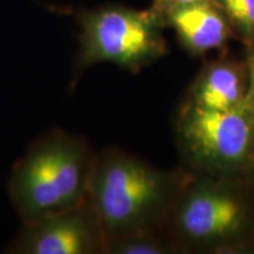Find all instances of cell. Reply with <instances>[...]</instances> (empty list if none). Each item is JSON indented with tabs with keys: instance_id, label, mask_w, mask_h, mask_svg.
<instances>
[{
	"instance_id": "1",
	"label": "cell",
	"mask_w": 254,
	"mask_h": 254,
	"mask_svg": "<svg viewBox=\"0 0 254 254\" xmlns=\"http://www.w3.org/2000/svg\"><path fill=\"white\" fill-rule=\"evenodd\" d=\"M97 153L82 135L60 128L28 145L8 179V196L21 224L78 207L87 200Z\"/></svg>"
},
{
	"instance_id": "2",
	"label": "cell",
	"mask_w": 254,
	"mask_h": 254,
	"mask_svg": "<svg viewBox=\"0 0 254 254\" xmlns=\"http://www.w3.org/2000/svg\"><path fill=\"white\" fill-rule=\"evenodd\" d=\"M179 184L174 174L124 151L97 153L87 200L106 243L163 227L180 192Z\"/></svg>"
},
{
	"instance_id": "3",
	"label": "cell",
	"mask_w": 254,
	"mask_h": 254,
	"mask_svg": "<svg viewBox=\"0 0 254 254\" xmlns=\"http://www.w3.org/2000/svg\"><path fill=\"white\" fill-rule=\"evenodd\" d=\"M80 47L72 84L82 71L99 63H112L131 73L140 72L166 53L165 20L155 9L104 6L79 15Z\"/></svg>"
},
{
	"instance_id": "4",
	"label": "cell",
	"mask_w": 254,
	"mask_h": 254,
	"mask_svg": "<svg viewBox=\"0 0 254 254\" xmlns=\"http://www.w3.org/2000/svg\"><path fill=\"white\" fill-rule=\"evenodd\" d=\"M167 218L174 237L200 250L233 249L254 231L252 201L224 177L189 184L179 192Z\"/></svg>"
},
{
	"instance_id": "5",
	"label": "cell",
	"mask_w": 254,
	"mask_h": 254,
	"mask_svg": "<svg viewBox=\"0 0 254 254\" xmlns=\"http://www.w3.org/2000/svg\"><path fill=\"white\" fill-rule=\"evenodd\" d=\"M178 132L189 160L212 176L231 178L254 168V122L249 95L230 111L189 103L180 114Z\"/></svg>"
},
{
	"instance_id": "6",
	"label": "cell",
	"mask_w": 254,
	"mask_h": 254,
	"mask_svg": "<svg viewBox=\"0 0 254 254\" xmlns=\"http://www.w3.org/2000/svg\"><path fill=\"white\" fill-rule=\"evenodd\" d=\"M6 252L12 254L106 253V237L88 200L78 207L23 224Z\"/></svg>"
},
{
	"instance_id": "7",
	"label": "cell",
	"mask_w": 254,
	"mask_h": 254,
	"mask_svg": "<svg viewBox=\"0 0 254 254\" xmlns=\"http://www.w3.org/2000/svg\"><path fill=\"white\" fill-rule=\"evenodd\" d=\"M164 20L176 31L186 50L194 55L221 49L234 32L226 15L212 0L178 6L164 14Z\"/></svg>"
},
{
	"instance_id": "8",
	"label": "cell",
	"mask_w": 254,
	"mask_h": 254,
	"mask_svg": "<svg viewBox=\"0 0 254 254\" xmlns=\"http://www.w3.org/2000/svg\"><path fill=\"white\" fill-rule=\"evenodd\" d=\"M249 67L237 63L215 62L205 66L190 91L189 103L207 110L230 111L247 98Z\"/></svg>"
},
{
	"instance_id": "9",
	"label": "cell",
	"mask_w": 254,
	"mask_h": 254,
	"mask_svg": "<svg viewBox=\"0 0 254 254\" xmlns=\"http://www.w3.org/2000/svg\"><path fill=\"white\" fill-rule=\"evenodd\" d=\"M160 228L140 232L106 243V253L117 254H165L176 250L173 240L161 236Z\"/></svg>"
},
{
	"instance_id": "10",
	"label": "cell",
	"mask_w": 254,
	"mask_h": 254,
	"mask_svg": "<svg viewBox=\"0 0 254 254\" xmlns=\"http://www.w3.org/2000/svg\"><path fill=\"white\" fill-rule=\"evenodd\" d=\"M226 15L247 46L254 41V0H212Z\"/></svg>"
},
{
	"instance_id": "11",
	"label": "cell",
	"mask_w": 254,
	"mask_h": 254,
	"mask_svg": "<svg viewBox=\"0 0 254 254\" xmlns=\"http://www.w3.org/2000/svg\"><path fill=\"white\" fill-rule=\"evenodd\" d=\"M198 1V0H153V7L155 11L159 12L161 15L167 13L171 9L178 7V6H182L185 4H190V2Z\"/></svg>"
},
{
	"instance_id": "12",
	"label": "cell",
	"mask_w": 254,
	"mask_h": 254,
	"mask_svg": "<svg viewBox=\"0 0 254 254\" xmlns=\"http://www.w3.org/2000/svg\"><path fill=\"white\" fill-rule=\"evenodd\" d=\"M247 67H249V91H247V95H249L254 122V66L247 65Z\"/></svg>"
},
{
	"instance_id": "13",
	"label": "cell",
	"mask_w": 254,
	"mask_h": 254,
	"mask_svg": "<svg viewBox=\"0 0 254 254\" xmlns=\"http://www.w3.org/2000/svg\"><path fill=\"white\" fill-rule=\"evenodd\" d=\"M247 65L254 66V41L249 45V62Z\"/></svg>"
}]
</instances>
